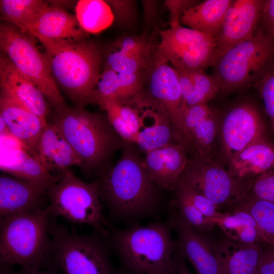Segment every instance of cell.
I'll return each instance as SVG.
<instances>
[{"instance_id": "cell-1", "label": "cell", "mask_w": 274, "mask_h": 274, "mask_svg": "<svg viewBox=\"0 0 274 274\" xmlns=\"http://www.w3.org/2000/svg\"><path fill=\"white\" fill-rule=\"evenodd\" d=\"M101 201L110 217L128 226L158 218L163 206L160 189L149 177L142 159L130 145L124 147L117 163L97 181Z\"/></svg>"}, {"instance_id": "cell-32", "label": "cell", "mask_w": 274, "mask_h": 274, "mask_svg": "<svg viewBox=\"0 0 274 274\" xmlns=\"http://www.w3.org/2000/svg\"><path fill=\"white\" fill-rule=\"evenodd\" d=\"M47 5L41 0H1V19L13 23L24 32L37 14Z\"/></svg>"}, {"instance_id": "cell-23", "label": "cell", "mask_w": 274, "mask_h": 274, "mask_svg": "<svg viewBox=\"0 0 274 274\" xmlns=\"http://www.w3.org/2000/svg\"><path fill=\"white\" fill-rule=\"evenodd\" d=\"M24 33L34 38L70 41L86 40L88 33L81 27L75 15L48 5L37 14Z\"/></svg>"}, {"instance_id": "cell-21", "label": "cell", "mask_w": 274, "mask_h": 274, "mask_svg": "<svg viewBox=\"0 0 274 274\" xmlns=\"http://www.w3.org/2000/svg\"><path fill=\"white\" fill-rule=\"evenodd\" d=\"M0 118L11 133L37 159L39 141L47 124L2 89Z\"/></svg>"}, {"instance_id": "cell-2", "label": "cell", "mask_w": 274, "mask_h": 274, "mask_svg": "<svg viewBox=\"0 0 274 274\" xmlns=\"http://www.w3.org/2000/svg\"><path fill=\"white\" fill-rule=\"evenodd\" d=\"M167 221L110 229L112 251L126 274H175L177 242Z\"/></svg>"}, {"instance_id": "cell-11", "label": "cell", "mask_w": 274, "mask_h": 274, "mask_svg": "<svg viewBox=\"0 0 274 274\" xmlns=\"http://www.w3.org/2000/svg\"><path fill=\"white\" fill-rule=\"evenodd\" d=\"M253 181L232 177L215 160L192 158L179 181L191 186L220 209H228L247 195Z\"/></svg>"}, {"instance_id": "cell-15", "label": "cell", "mask_w": 274, "mask_h": 274, "mask_svg": "<svg viewBox=\"0 0 274 274\" xmlns=\"http://www.w3.org/2000/svg\"><path fill=\"white\" fill-rule=\"evenodd\" d=\"M166 220L177 236L178 252L188 260L197 274H222L213 239L187 225L170 203Z\"/></svg>"}, {"instance_id": "cell-6", "label": "cell", "mask_w": 274, "mask_h": 274, "mask_svg": "<svg viewBox=\"0 0 274 274\" xmlns=\"http://www.w3.org/2000/svg\"><path fill=\"white\" fill-rule=\"evenodd\" d=\"M50 218L45 208L1 219L0 263L39 270L50 248Z\"/></svg>"}, {"instance_id": "cell-20", "label": "cell", "mask_w": 274, "mask_h": 274, "mask_svg": "<svg viewBox=\"0 0 274 274\" xmlns=\"http://www.w3.org/2000/svg\"><path fill=\"white\" fill-rule=\"evenodd\" d=\"M181 144H169L147 152L142 159L150 179L161 190H172L185 171L190 159Z\"/></svg>"}, {"instance_id": "cell-45", "label": "cell", "mask_w": 274, "mask_h": 274, "mask_svg": "<svg viewBox=\"0 0 274 274\" xmlns=\"http://www.w3.org/2000/svg\"><path fill=\"white\" fill-rule=\"evenodd\" d=\"M12 265L0 263V274H13L14 270Z\"/></svg>"}, {"instance_id": "cell-24", "label": "cell", "mask_w": 274, "mask_h": 274, "mask_svg": "<svg viewBox=\"0 0 274 274\" xmlns=\"http://www.w3.org/2000/svg\"><path fill=\"white\" fill-rule=\"evenodd\" d=\"M37 159L51 174L53 170L61 173L72 166H82L80 158L59 128L48 121L39 141Z\"/></svg>"}, {"instance_id": "cell-46", "label": "cell", "mask_w": 274, "mask_h": 274, "mask_svg": "<svg viewBox=\"0 0 274 274\" xmlns=\"http://www.w3.org/2000/svg\"><path fill=\"white\" fill-rule=\"evenodd\" d=\"M120 274H126V273H122V272H121L120 271Z\"/></svg>"}, {"instance_id": "cell-37", "label": "cell", "mask_w": 274, "mask_h": 274, "mask_svg": "<svg viewBox=\"0 0 274 274\" xmlns=\"http://www.w3.org/2000/svg\"><path fill=\"white\" fill-rule=\"evenodd\" d=\"M250 192L258 198L274 203V169L254 179Z\"/></svg>"}, {"instance_id": "cell-30", "label": "cell", "mask_w": 274, "mask_h": 274, "mask_svg": "<svg viewBox=\"0 0 274 274\" xmlns=\"http://www.w3.org/2000/svg\"><path fill=\"white\" fill-rule=\"evenodd\" d=\"M81 27L87 33H98L110 26L114 19L112 10L106 1L80 0L75 8Z\"/></svg>"}, {"instance_id": "cell-44", "label": "cell", "mask_w": 274, "mask_h": 274, "mask_svg": "<svg viewBox=\"0 0 274 274\" xmlns=\"http://www.w3.org/2000/svg\"><path fill=\"white\" fill-rule=\"evenodd\" d=\"M13 274H57L54 269L41 270L40 269L35 271H30L21 269L18 271H14Z\"/></svg>"}, {"instance_id": "cell-35", "label": "cell", "mask_w": 274, "mask_h": 274, "mask_svg": "<svg viewBox=\"0 0 274 274\" xmlns=\"http://www.w3.org/2000/svg\"><path fill=\"white\" fill-rule=\"evenodd\" d=\"M256 83L270 120L274 142V62Z\"/></svg>"}, {"instance_id": "cell-27", "label": "cell", "mask_w": 274, "mask_h": 274, "mask_svg": "<svg viewBox=\"0 0 274 274\" xmlns=\"http://www.w3.org/2000/svg\"><path fill=\"white\" fill-rule=\"evenodd\" d=\"M232 0H207L186 10L180 23L218 40Z\"/></svg>"}, {"instance_id": "cell-17", "label": "cell", "mask_w": 274, "mask_h": 274, "mask_svg": "<svg viewBox=\"0 0 274 274\" xmlns=\"http://www.w3.org/2000/svg\"><path fill=\"white\" fill-rule=\"evenodd\" d=\"M140 117L135 144L146 153L169 144L175 138L170 120L163 109L143 92L134 100Z\"/></svg>"}, {"instance_id": "cell-34", "label": "cell", "mask_w": 274, "mask_h": 274, "mask_svg": "<svg viewBox=\"0 0 274 274\" xmlns=\"http://www.w3.org/2000/svg\"><path fill=\"white\" fill-rule=\"evenodd\" d=\"M175 195L170 204L182 220L195 230L205 234L212 232L216 226L205 217L191 201L177 187L172 190Z\"/></svg>"}, {"instance_id": "cell-31", "label": "cell", "mask_w": 274, "mask_h": 274, "mask_svg": "<svg viewBox=\"0 0 274 274\" xmlns=\"http://www.w3.org/2000/svg\"><path fill=\"white\" fill-rule=\"evenodd\" d=\"M155 52L144 53H130L121 52L111 46L103 53L104 68L117 73H138L147 71L153 63Z\"/></svg>"}, {"instance_id": "cell-40", "label": "cell", "mask_w": 274, "mask_h": 274, "mask_svg": "<svg viewBox=\"0 0 274 274\" xmlns=\"http://www.w3.org/2000/svg\"><path fill=\"white\" fill-rule=\"evenodd\" d=\"M258 269L259 274H274V247L260 244Z\"/></svg>"}, {"instance_id": "cell-22", "label": "cell", "mask_w": 274, "mask_h": 274, "mask_svg": "<svg viewBox=\"0 0 274 274\" xmlns=\"http://www.w3.org/2000/svg\"><path fill=\"white\" fill-rule=\"evenodd\" d=\"M0 85L1 89L47 123L50 109L44 94L3 53L0 58Z\"/></svg>"}, {"instance_id": "cell-14", "label": "cell", "mask_w": 274, "mask_h": 274, "mask_svg": "<svg viewBox=\"0 0 274 274\" xmlns=\"http://www.w3.org/2000/svg\"><path fill=\"white\" fill-rule=\"evenodd\" d=\"M183 120L179 143L193 153L192 158L214 160L221 122L218 113L207 104L195 105L185 109Z\"/></svg>"}, {"instance_id": "cell-25", "label": "cell", "mask_w": 274, "mask_h": 274, "mask_svg": "<svg viewBox=\"0 0 274 274\" xmlns=\"http://www.w3.org/2000/svg\"><path fill=\"white\" fill-rule=\"evenodd\" d=\"M213 242L222 274H259L260 244L242 243L225 236Z\"/></svg>"}, {"instance_id": "cell-10", "label": "cell", "mask_w": 274, "mask_h": 274, "mask_svg": "<svg viewBox=\"0 0 274 274\" xmlns=\"http://www.w3.org/2000/svg\"><path fill=\"white\" fill-rule=\"evenodd\" d=\"M157 31V54L174 68L203 71L219 59L217 40L203 33L181 24Z\"/></svg>"}, {"instance_id": "cell-8", "label": "cell", "mask_w": 274, "mask_h": 274, "mask_svg": "<svg viewBox=\"0 0 274 274\" xmlns=\"http://www.w3.org/2000/svg\"><path fill=\"white\" fill-rule=\"evenodd\" d=\"M259 25L249 39L219 58L214 76L228 92L256 82L274 62V37Z\"/></svg>"}, {"instance_id": "cell-28", "label": "cell", "mask_w": 274, "mask_h": 274, "mask_svg": "<svg viewBox=\"0 0 274 274\" xmlns=\"http://www.w3.org/2000/svg\"><path fill=\"white\" fill-rule=\"evenodd\" d=\"M210 220L233 241L248 244L264 243L255 220L245 211L233 208L220 211Z\"/></svg>"}, {"instance_id": "cell-5", "label": "cell", "mask_w": 274, "mask_h": 274, "mask_svg": "<svg viewBox=\"0 0 274 274\" xmlns=\"http://www.w3.org/2000/svg\"><path fill=\"white\" fill-rule=\"evenodd\" d=\"M50 245L47 255L64 274H120L110 257L109 237L94 231L78 234L50 218Z\"/></svg>"}, {"instance_id": "cell-18", "label": "cell", "mask_w": 274, "mask_h": 274, "mask_svg": "<svg viewBox=\"0 0 274 274\" xmlns=\"http://www.w3.org/2000/svg\"><path fill=\"white\" fill-rule=\"evenodd\" d=\"M50 186L3 174L0 177L1 219L44 210Z\"/></svg>"}, {"instance_id": "cell-43", "label": "cell", "mask_w": 274, "mask_h": 274, "mask_svg": "<svg viewBox=\"0 0 274 274\" xmlns=\"http://www.w3.org/2000/svg\"><path fill=\"white\" fill-rule=\"evenodd\" d=\"M175 274H193L188 268L185 259L178 251L175 256Z\"/></svg>"}, {"instance_id": "cell-13", "label": "cell", "mask_w": 274, "mask_h": 274, "mask_svg": "<svg viewBox=\"0 0 274 274\" xmlns=\"http://www.w3.org/2000/svg\"><path fill=\"white\" fill-rule=\"evenodd\" d=\"M145 82L148 95L167 113L173 127L175 138L180 142L183 131L184 107L176 69L156 53L153 63L146 72Z\"/></svg>"}, {"instance_id": "cell-42", "label": "cell", "mask_w": 274, "mask_h": 274, "mask_svg": "<svg viewBox=\"0 0 274 274\" xmlns=\"http://www.w3.org/2000/svg\"><path fill=\"white\" fill-rule=\"evenodd\" d=\"M142 3L144 12V23L145 26L148 28L153 24L157 16V2L155 1H142Z\"/></svg>"}, {"instance_id": "cell-39", "label": "cell", "mask_w": 274, "mask_h": 274, "mask_svg": "<svg viewBox=\"0 0 274 274\" xmlns=\"http://www.w3.org/2000/svg\"><path fill=\"white\" fill-rule=\"evenodd\" d=\"M164 4L169 13V26H174L181 24L180 18L182 14L198 2L192 0H166Z\"/></svg>"}, {"instance_id": "cell-12", "label": "cell", "mask_w": 274, "mask_h": 274, "mask_svg": "<svg viewBox=\"0 0 274 274\" xmlns=\"http://www.w3.org/2000/svg\"><path fill=\"white\" fill-rule=\"evenodd\" d=\"M265 127L257 109L250 104L236 106L221 119L219 135L227 162L246 147L264 138Z\"/></svg>"}, {"instance_id": "cell-38", "label": "cell", "mask_w": 274, "mask_h": 274, "mask_svg": "<svg viewBox=\"0 0 274 274\" xmlns=\"http://www.w3.org/2000/svg\"><path fill=\"white\" fill-rule=\"evenodd\" d=\"M110 6L114 19L124 25L131 24L135 16V1L132 0L106 1Z\"/></svg>"}, {"instance_id": "cell-33", "label": "cell", "mask_w": 274, "mask_h": 274, "mask_svg": "<svg viewBox=\"0 0 274 274\" xmlns=\"http://www.w3.org/2000/svg\"><path fill=\"white\" fill-rule=\"evenodd\" d=\"M186 71L191 78L193 86L190 95L184 102V111L189 107L207 104L221 91L220 82L215 76L208 75L202 70Z\"/></svg>"}, {"instance_id": "cell-16", "label": "cell", "mask_w": 274, "mask_h": 274, "mask_svg": "<svg viewBox=\"0 0 274 274\" xmlns=\"http://www.w3.org/2000/svg\"><path fill=\"white\" fill-rule=\"evenodd\" d=\"M0 167L16 178L48 186L57 181L61 174L48 172L12 134L1 135Z\"/></svg>"}, {"instance_id": "cell-7", "label": "cell", "mask_w": 274, "mask_h": 274, "mask_svg": "<svg viewBox=\"0 0 274 274\" xmlns=\"http://www.w3.org/2000/svg\"><path fill=\"white\" fill-rule=\"evenodd\" d=\"M47 197L50 203L46 208L50 217H61L72 224L89 225L94 231L109 237L110 225L102 213L97 181L84 182L66 169L49 187Z\"/></svg>"}, {"instance_id": "cell-41", "label": "cell", "mask_w": 274, "mask_h": 274, "mask_svg": "<svg viewBox=\"0 0 274 274\" xmlns=\"http://www.w3.org/2000/svg\"><path fill=\"white\" fill-rule=\"evenodd\" d=\"M260 22L274 37V0L265 1Z\"/></svg>"}, {"instance_id": "cell-9", "label": "cell", "mask_w": 274, "mask_h": 274, "mask_svg": "<svg viewBox=\"0 0 274 274\" xmlns=\"http://www.w3.org/2000/svg\"><path fill=\"white\" fill-rule=\"evenodd\" d=\"M34 38L17 27L1 24L2 53L17 70L41 90L54 110L63 108L67 105Z\"/></svg>"}, {"instance_id": "cell-3", "label": "cell", "mask_w": 274, "mask_h": 274, "mask_svg": "<svg viewBox=\"0 0 274 274\" xmlns=\"http://www.w3.org/2000/svg\"><path fill=\"white\" fill-rule=\"evenodd\" d=\"M51 122L59 128L82 161L86 175L101 176L118 149L127 144L116 132L107 116L84 107L54 110Z\"/></svg>"}, {"instance_id": "cell-26", "label": "cell", "mask_w": 274, "mask_h": 274, "mask_svg": "<svg viewBox=\"0 0 274 274\" xmlns=\"http://www.w3.org/2000/svg\"><path fill=\"white\" fill-rule=\"evenodd\" d=\"M226 163L227 170L232 177H258L274 169V144L264 139L246 147Z\"/></svg>"}, {"instance_id": "cell-36", "label": "cell", "mask_w": 274, "mask_h": 274, "mask_svg": "<svg viewBox=\"0 0 274 274\" xmlns=\"http://www.w3.org/2000/svg\"><path fill=\"white\" fill-rule=\"evenodd\" d=\"M175 187L178 188L209 219L213 218L221 211L215 204L186 183L178 181Z\"/></svg>"}, {"instance_id": "cell-19", "label": "cell", "mask_w": 274, "mask_h": 274, "mask_svg": "<svg viewBox=\"0 0 274 274\" xmlns=\"http://www.w3.org/2000/svg\"><path fill=\"white\" fill-rule=\"evenodd\" d=\"M264 3L261 0L233 1L217 40L219 57L253 35L259 25Z\"/></svg>"}, {"instance_id": "cell-29", "label": "cell", "mask_w": 274, "mask_h": 274, "mask_svg": "<svg viewBox=\"0 0 274 274\" xmlns=\"http://www.w3.org/2000/svg\"><path fill=\"white\" fill-rule=\"evenodd\" d=\"M233 208L251 215L257 224L264 242L274 247V203L258 198L250 192L227 210Z\"/></svg>"}, {"instance_id": "cell-4", "label": "cell", "mask_w": 274, "mask_h": 274, "mask_svg": "<svg viewBox=\"0 0 274 274\" xmlns=\"http://www.w3.org/2000/svg\"><path fill=\"white\" fill-rule=\"evenodd\" d=\"M45 49L44 56L59 87L76 105L90 104L100 74L103 52L95 42L37 38Z\"/></svg>"}]
</instances>
